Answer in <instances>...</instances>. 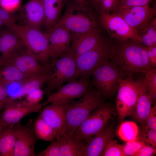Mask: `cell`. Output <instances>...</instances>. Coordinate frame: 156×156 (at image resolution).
I'll return each mask as SVG.
<instances>
[{
	"label": "cell",
	"instance_id": "6da1fadb",
	"mask_svg": "<svg viewBox=\"0 0 156 156\" xmlns=\"http://www.w3.org/2000/svg\"><path fill=\"white\" fill-rule=\"evenodd\" d=\"M146 47L138 41L114 39L110 47L109 60L118 68L123 79L135 73L144 74L151 67Z\"/></svg>",
	"mask_w": 156,
	"mask_h": 156
},
{
	"label": "cell",
	"instance_id": "7a4b0ae2",
	"mask_svg": "<svg viewBox=\"0 0 156 156\" xmlns=\"http://www.w3.org/2000/svg\"><path fill=\"white\" fill-rule=\"evenodd\" d=\"M101 93L90 83L86 92L77 101L66 105V127L64 135H72L93 111L104 103Z\"/></svg>",
	"mask_w": 156,
	"mask_h": 156
},
{
	"label": "cell",
	"instance_id": "3957f363",
	"mask_svg": "<svg viewBox=\"0 0 156 156\" xmlns=\"http://www.w3.org/2000/svg\"><path fill=\"white\" fill-rule=\"evenodd\" d=\"M73 1L68 3L64 14L55 26L64 27L71 35L98 29V23L89 4Z\"/></svg>",
	"mask_w": 156,
	"mask_h": 156
},
{
	"label": "cell",
	"instance_id": "277c9868",
	"mask_svg": "<svg viewBox=\"0 0 156 156\" xmlns=\"http://www.w3.org/2000/svg\"><path fill=\"white\" fill-rule=\"evenodd\" d=\"M19 38L26 50L44 66L49 63V43L47 34L41 29L16 23L7 27Z\"/></svg>",
	"mask_w": 156,
	"mask_h": 156
},
{
	"label": "cell",
	"instance_id": "5b68a950",
	"mask_svg": "<svg viewBox=\"0 0 156 156\" xmlns=\"http://www.w3.org/2000/svg\"><path fill=\"white\" fill-rule=\"evenodd\" d=\"M76 58L70 51L59 58L51 59L45 66L47 76L46 92L48 96L55 89L75 78Z\"/></svg>",
	"mask_w": 156,
	"mask_h": 156
},
{
	"label": "cell",
	"instance_id": "8992f818",
	"mask_svg": "<svg viewBox=\"0 0 156 156\" xmlns=\"http://www.w3.org/2000/svg\"><path fill=\"white\" fill-rule=\"evenodd\" d=\"M112 43L102 37L94 48L76 58V79L81 77L89 79L97 68L109 60Z\"/></svg>",
	"mask_w": 156,
	"mask_h": 156
},
{
	"label": "cell",
	"instance_id": "52a82bcc",
	"mask_svg": "<svg viewBox=\"0 0 156 156\" xmlns=\"http://www.w3.org/2000/svg\"><path fill=\"white\" fill-rule=\"evenodd\" d=\"M92 76L91 84L103 98L114 96L123 79L118 68L109 60L97 68Z\"/></svg>",
	"mask_w": 156,
	"mask_h": 156
},
{
	"label": "cell",
	"instance_id": "ba28073f",
	"mask_svg": "<svg viewBox=\"0 0 156 156\" xmlns=\"http://www.w3.org/2000/svg\"><path fill=\"white\" fill-rule=\"evenodd\" d=\"M114 113L110 105L103 103L90 113L73 135L86 142L104 128Z\"/></svg>",
	"mask_w": 156,
	"mask_h": 156
},
{
	"label": "cell",
	"instance_id": "9c48e42d",
	"mask_svg": "<svg viewBox=\"0 0 156 156\" xmlns=\"http://www.w3.org/2000/svg\"><path fill=\"white\" fill-rule=\"evenodd\" d=\"M99 12L101 23L111 37L120 40H132L142 42L141 36L137 31L121 16L114 12Z\"/></svg>",
	"mask_w": 156,
	"mask_h": 156
},
{
	"label": "cell",
	"instance_id": "30bf717a",
	"mask_svg": "<svg viewBox=\"0 0 156 156\" xmlns=\"http://www.w3.org/2000/svg\"><path fill=\"white\" fill-rule=\"evenodd\" d=\"M116 107L119 121L122 122L131 116L135 106L138 95L137 80L132 76L122 79L117 91Z\"/></svg>",
	"mask_w": 156,
	"mask_h": 156
},
{
	"label": "cell",
	"instance_id": "8fae6325",
	"mask_svg": "<svg viewBox=\"0 0 156 156\" xmlns=\"http://www.w3.org/2000/svg\"><path fill=\"white\" fill-rule=\"evenodd\" d=\"M112 12L121 16L141 36L146 33L149 24L156 15L155 6L149 4L142 6L115 10Z\"/></svg>",
	"mask_w": 156,
	"mask_h": 156
},
{
	"label": "cell",
	"instance_id": "7c38bea8",
	"mask_svg": "<svg viewBox=\"0 0 156 156\" xmlns=\"http://www.w3.org/2000/svg\"><path fill=\"white\" fill-rule=\"evenodd\" d=\"M43 105L40 103L30 105L24 101L16 100L8 97L5 103L4 109L0 118V125L2 129L12 125H14L29 114L38 112Z\"/></svg>",
	"mask_w": 156,
	"mask_h": 156
},
{
	"label": "cell",
	"instance_id": "4fadbf2b",
	"mask_svg": "<svg viewBox=\"0 0 156 156\" xmlns=\"http://www.w3.org/2000/svg\"><path fill=\"white\" fill-rule=\"evenodd\" d=\"M78 80L68 82L64 85L61 86L57 90L52 92L43 106L51 103L66 104L70 101L81 97L87 90L90 83L89 79L81 77Z\"/></svg>",
	"mask_w": 156,
	"mask_h": 156
},
{
	"label": "cell",
	"instance_id": "5bb4252c",
	"mask_svg": "<svg viewBox=\"0 0 156 156\" xmlns=\"http://www.w3.org/2000/svg\"><path fill=\"white\" fill-rule=\"evenodd\" d=\"M16 141L14 149V156H34V148L38 139L35 133L34 122L31 120L23 125L20 122L14 124Z\"/></svg>",
	"mask_w": 156,
	"mask_h": 156
},
{
	"label": "cell",
	"instance_id": "9a60e30c",
	"mask_svg": "<svg viewBox=\"0 0 156 156\" xmlns=\"http://www.w3.org/2000/svg\"><path fill=\"white\" fill-rule=\"evenodd\" d=\"M46 32L48 35L50 59H55L69 53L70 52L72 36L64 27L55 26Z\"/></svg>",
	"mask_w": 156,
	"mask_h": 156
},
{
	"label": "cell",
	"instance_id": "2e32d148",
	"mask_svg": "<svg viewBox=\"0 0 156 156\" xmlns=\"http://www.w3.org/2000/svg\"><path fill=\"white\" fill-rule=\"evenodd\" d=\"M5 62L14 65L27 77L39 76L46 74L45 66L26 49Z\"/></svg>",
	"mask_w": 156,
	"mask_h": 156
},
{
	"label": "cell",
	"instance_id": "e0dca14e",
	"mask_svg": "<svg viewBox=\"0 0 156 156\" xmlns=\"http://www.w3.org/2000/svg\"><path fill=\"white\" fill-rule=\"evenodd\" d=\"M50 104L42 110L39 115L55 130L57 133L56 139H59L64 135L65 132L66 104Z\"/></svg>",
	"mask_w": 156,
	"mask_h": 156
},
{
	"label": "cell",
	"instance_id": "ac0fdd59",
	"mask_svg": "<svg viewBox=\"0 0 156 156\" xmlns=\"http://www.w3.org/2000/svg\"><path fill=\"white\" fill-rule=\"evenodd\" d=\"M19 10L18 17L23 25L40 29L44 26L45 15L42 0H29Z\"/></svg>",
	"mask_w": 156,
	"mask_h": 156
},
{
	"label": "cell",
	"instance_id": "d6986e66",
	"mask_svg": "<svg viewBox=\"0 0 156 156\" xmlns=\"http://www.w3.org/2000/svg\"><path fill=\"white\" fill-rule=\"evenodd\" d=\"M26 49L18 36L7 28L0 31V52L3 62Z\"/></svg>",
	"mask_w": 156,
	"mask_h": 156
},
{
	"label": "cell",
	"instance_id": "ffe728a7",
	"mask_svg": "<svg viewBox=\"0 0 156 156\" xmlns=\"http://www.w3.org/2000/svg\"><path fill=\"white\" fill-rule=\"evenodd\" d=\"M143 77L137 79L138 95L137 102L131 116L142 127L145 126L146 119L151 109V99L143 83Z\"/></svg>",
	"mask_w": 156,
	"mask_h": 156
},
{
	"label": "cell",
	"instance_id": "44dd1931",
	"mask_svg": "<svg viewBox=\"0 0 156 156\" xmlns=\"http://www.w3.org/2000/svg\"><path fill=\"white\" fill-rule=\"evenodd\" d=\"M71 36L70 51L76 58L94 48L102 38L99 28Z\"/></svg>",
	"mask_w": 156,
	"mask_h": 156
},
{
	"label": "cell",
	"instance_id": "7402d4cb",
	"mask_svg": "<svg viewBox=\"0 0 156 156\" xmlns=\"http://www.w3.org/2000/svg\"><path fill=\"white\" fill-rule=\"evenodd\" d=\"M115 136L113 126H106L99 133L86 141V156H101L107 144Z\"/></svg>",
	"mask_w": 156,
	"mask_h": 156
},
{
	"label": "cell",
	"instance_id": "603a6c76",
	"mask_svg": "<svg viewBox=\"0 0 156 156\" xmlns=\"http://www.w3.org/2000/svg\"><path fill=\"white\" fill-rule=\"evenodd\" d=\"M44 8L45 21L44 26L46 31H49L60 19L65 0H42Z\"/></svg>",
	"mask_w": 156,
	"mask_h": 156
},
{
	"label": "cell",
	"instance_id": "cb8c5ba5",
	"mask_svg": "<svg viewBox=\"0 0 156 156\" xmlns=\"http://www.w3.org/2000/svg\"><path fill=\"white\" fill-rule=\"evenodd\" d=\"M60 139V156H86L85 141L73 135H64Z\"/></svg>",
	"mask_w": 156,
	"mask_h": 156
},
{
	"label": "cell",
	"instance_id": "d4e9b609",
	"mask_svg": "<svg viewBox=\"0 0 156 156\" xmlns=\"http://www.w3.org/2000/svg\"><path fill=\"white\" fill-rule=\"evenodd\" d=\"M14 125L6 127L0 134V156H14V149L16 139Z\"/></svg>",
	"mask_w": 156,
	"mask_h": 156
},
{
	"label": "cell",
	"instance_id": "484cf974",
	"mask_svg": "<svg viewBox=\"0 0 156 156\" xmlns=\"http://www.w3.org/2000/svg\"><path fill=\"white\" fill-rule=\"evenodd\" d=\"M27 78L14 65L2 62L0 66V83L7 86L13 83L21 82Z\"/></svg>",
	"mask_w": 156,
	"mask_h": 156
},
{
	"label": "cell",
	"instance_id": "4316f807",
	"mask_svg": "<svg viewBox=\"0 0 156 156\" xmlns=\"http://www.w3.org/2000/svg\"><path fill=\"white\" fill-rule=\"evenodd\" d=\"M34 128L38 139L52 142L56 138V131L40 115L34 122Z\"/></svg>",
	"mask_w": 156,
	"mask_h": 156
},
{
	"label": "cell",
	"instance_id": "83f0119b",
	"mask_svg": "<svg viewBox=\"0 0 156 156\" xmlns=\"http://www.w3.org/2000/svg\"><path fill=\"white\" fill-rule=\"evenodd\" d=\"M47 78V75L45 74L41 76L27 77L25 79L21 82V85L16 97L20 99L31 91L41 88L46 82Z\"/></svg>",
	"mask_w": 156,
	"mask_h": 156
},
{
	"label": "cell",
	"instance_id": "f1b7e54d",
	"mask_svg": "<svg viewBox=\"0 0 156 156\" xmlns=\"http://www.w3.org/2000/svg\"><path fill=\"white\" fill-rule=\"evenodd\" d=\"M139 132V127L135 122L127 121L120 124L117 133L120 139L128 142L137 140Z\"/></svg>",
	"mask_w": 156,
	"mask_h": 156
},
{
	"label": "cell",
	"instance_id": "f546056e",
	"mask_svg": "<svg viewBox=\"0 0 156 156\" xmlns=\"http://www.w3.org/2000/svg\"><path fill=\"white\" fill-rule=\"evenodd\" d=\"M143 78L144 85L151 99L155 102L156 98V69L151 66L144 73Z\"/></svg>",
	"mask_w": 156,
	"mask_h": 156
},
{
	"label": "cell",
	"instance_id": "4dcf8cb0",
	"mask_svg": "<svg viewBox=\"0 0 156 156\" xmlns=\"http://www.w3.org/2000/svg\"><path fill=\"white\" fill-rule=\"evenodd\" d=\"M137 140L144 142L146 144L156 148V130L144 126L139 131Z\"/></svg>",
	"mask_w": 156,
	"mask_h": 156
},
{
	"label": "cell",
	"instance_id": "1f68e13d",
	"mask_svg": "<svg viewBox=\"0 0 156 156\" xmlns=\"http://www.w3.org/2000/svg\"><path fill=\"white\" fill-rule=\"evenodd\" d=\"M102 156H126L122 145L118 143L117 140L112 139L106 146Z\"/></svg>",
	"mask_w": 156,
	"mask_h": 156
},
{
	"label": "cell",
	"instance_id": "d6a6232c",
	"mask_svg": "<svg viewBox=\"0 0 156 156\" xmlns=\"http://www.w3.org/2000/svg\"><path fill=\"white\" fill-rule=\"evenodd\" d=\"M146 144L138 140L130 142L122 145L123 152L125 156H134L136 152Z\"/></svg>",
	"mask_w": 156,
	"mask_h": 156
},
{
	"label": "cell",
	"instance_id": "836d02e7",
	"mask_svg": "<svg viewBox=\"0 0 156 156\" xmlns=\"http://www.w3.org/2000/svg\"><path fill=\"white\" fill-rule=\"evenodd\" d=\"M61 144L60 139H56L43 151L37 155V156H60Z\"/></svg>",
	"mask_w": 156,
	"mask_h": 156
},
{
	"label": "cell",
	"instance_id": "e575fe53",
	"mask_svg": "<svg viewBox=\"0 0 156 156\" xmlns=\"http://www.w3.org/2000/svg\"><path fill=\"white\" fill-rule=\"evenodd\" d=\"M153 0H120L115 10L145 5L149 4Z\"/></svg>",
	"mask_w": 156,
	"mask_h": 156
},
{
	"label": "cell",
	"instance_id": "d590c367",
	"mask_svg": "<svg viewBox=\"0 0 156 156\" xmlns=\"http://www.w3.org/2000/svg\"><path fill=\"white\" fill-rule=\"evenodd\" d=\"M44 93V91L41 88L36 89L27 94L25 96V100L24 101L30 105L36 104L39 103L42 99Z\"/></svg>",
	"mask_w": 156,
	"mask_h": 156
},
{
	"label": "cell",
	"instance_id": "8d00e7d4",
	"mask_svg": "<svg viewBox=\"0 0 156 156\" xmlns=\"http://www.w3.org/2000/svg\"><path fill=\"white\" fill-rule=\"evenodd\" d=\"M22 0H0V7L4 10L13 13L22 6Z\"/></svg>",
	"mask_w": 156,
	"mask_h": 156
},
{
	"label": "cell",
	"instance_id": "74e56055",
	"mask_svg": "<svg viewBox=\"0 0 156 156\" xmlns=\"http://www.w3.org/2000/svg\"><path fill=\"white\" fill-rule=\"evenodd\" d=\"M119 0H100L99 11L105 13L112 12L116 9Z\"/></svg>",
	"mask_w": 156,
	"mask_h": 156
},
{
	"label": "cell",
	"instance_id": "f35d334b",
	"mask_svg": "<svg viewBox=\"0 0 156 156\" xmlns=\"http://www.w3.org/2000/svg\"><path fill=\"white\" fill-rule=\"evenodd\" d=\"M0 17L6 27L16 23L19 20L18 16L4 10L0 7Z\"/></svg>",
	"mask_w": 156,
	"mask_h": 156
},
{
	"label": "cell",
	"instance_id": "ab89813d",
	"mask_svg": "<svg viewBox=\"0 0 156 156\" xmlns=\"http://www.w3.org/2000/svg\"><path fill=\"white\" fill-rule=\"evenodd\" d=\"M145 126L156 130V106L151 108L145 122Z\"/></svg>",
	"mask_w": 156,
	"mask_h": 156
},
{
	"label": "cell",
	"instance_id": "60d3db41",
	"mask_svg": "<svg viewBox=\"0 0 156 156\" xmlns=\"http://www.w3.org/2000/svg\"><path fill=\"white\" fill-rule=\"evenodd\" d=\"M156 153L155 148L146 144L138 150L134 156H153Z\"/></svg>",
	"mask_w": 156,
	"mask_h": 156
},
{
	"label": "cell",
	"instance_id": "b9f144b4",
	"mask_svg": "<svg viewBox=\"0 0 156 156\" xmlns=\"http://www.w3.org/2000/svg\"><path fill=\"white\" fill-rule=\"evenodd\" d=\"M146 51L150 65L156 66V46L146 47Z\"/></svg>",
	"mask_w": 156,
	"mask_h": 156
},
{
	"label": "cell",
	"instance_id": "7bdbcfd3",
	"mask_svg": "<svg viewBox=\"0 0 156 156\" xmlns=\"http://www.w3.org/2000/svg\"><path fill=\"white\" fill-rule=\"evenodd\" d=\"M8 93L7 86L0 83V110L3 108Z\"/></svg>",
	"mask_w": 156,
	"mask_h": 156
},
{
	"label": "cell",
	"instance_id": "ee69618b",
	"mask_svg": "<svg viewBox=\"0 0 156 156\" xmlns=\"http://www.w3.org/2000/svg\"><path fill=\"white\" fill-rule=\"evenodd\" d=\"M142 43L145 46L148 47L156 46L152 38L146 32L141 36Z\"/></svg>",
	"mask_w": 156,
	"mask_h": 156
},
{
	"label": "cell",
	"instance_id": "f6af8a7d",
	"mask_svg": "<svg viewBox=\"0 0 156 156\" xmlns=\"http://www.w3.org/2000/svg\"><path fill=\"white\" fill-rule=\"evenodd\" d=\"M146 32L150 36L153 42L156 43V26H153L149 24Z\"/></svg>",
	"mask_w": 156,
	"mask_h": 156
},
{
	"label": "cell",
	"instance_id": "bcb514c9",
	"mask_svg": "<svg viewBox=\"0 0 156 156\" xmlns=\"http://www.w3.org/2000/svg\"><path fill=\"white\" fill-rule=\"evenodd\" d=\"M100 0H90V5L99 10Z\"/></svg>",
	"mask_w": 156,
	"mask_h": 156
},
{
	"label": "cell",
	"instance_id": "7dc6e473",
	"mask_svg": "<svg viewBox=\"0 0 156 156\" xmlns=\"http://www.w3.org/2000/svg\"><path fill=\"white\" fill-rule=\"evenodd\" d=\"M74 1H76L77 2L83 3L86 4L88 3V2L87 1V0H73Z\"/></svg>",
	"mask_w": 156,
	"mask_h": 156
},
{
	"label": "cell",
	"instance_id": "c3c4849f",
	"mask_svg": "<svg viewBox=\"0 0 156 156\" xmlns=\"http://www.w3.org/2000/svg\"><path fill=\"white\" fill-rule=\"evenodd\" d=\"M4 25H5L3 22L0 17V28Z\"/></svg>",
	"mask_w": 156,
	"mask_h": 156
},
{
	"label": "cell",
	"instance_id": "681fc988",
	"mask_svg": "<svg viewBox=\"0 0 156 156\" xmlns=\"http://www.w3.org/2000/svg\"><path fill=\"white\" fill-rule=\"evenodd\" d=\"M2 60L1 57H0V66L1 65V64L2 63Z\"/></svg>",
	"mask_w": 156,
	"mask_h": 156
},
{
	"label": "cell",
	"instance_id": "f907efd6",
	"mask_svg": "<svg viewBox=\"0 0 156 156\" xmlns=\"http://www.w3.org/2000/svg\"><path fill=\"white\" fill-rule=\"evenodd\" d=\"M3 129H2V128H1L0 125V134L1 133L2 131H3Z\"/></svg>",
	"mask_w": 156,
	"mask_h": 156
},
{
	"label": "cell",
	"instance_id": "816d5d0a",
	"mask_svg": "<svg viewBox=\"0 0 156 156\" xmlns=\"http://www.w3.org/2000/svg\"><path fill=\"white\" fill-rule=\"evenodd\" d=\"M120 0H119V1H120Z\"/></svg>",
	"mask_w": 156,
	"mask_h": 156
}]
</instances>
